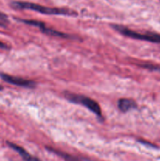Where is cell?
<instances>
[{
	"label": "cell",
	"mask_w": 160,
	"mask_h": 161,
	"mask_svg": "<svg viewBox=\"0 0 160 161\" xmlns=\"http://www.w3.org/2000/svg\"><path fill=\"white\" fill-rule=\"evenodd\" d=\"M20 21H22L23 23L26 24V25H31V26L37 27L39 29L41 30V31L46 35H50V36H55V37H59V38H63V39H73V37H72L69 35L65 34L64 32H61V31H58L56 30L53 29V28H48L46 25H45V23L43 22L38 21V20H20Z\"/></svg>",
	"instance_id": "277c9868"
},
{
	"label": "cell",
	"mask_w": 160,
	"mask_h": 161,
	"mask_svg": "<svg viewBox=\"0 0 160 161\" xmlns=\"http://www.w3.org/2000/svg\"><path fill=\"white\" fill-rule=\"evenodd\" d=\"M3 87L1 86V85H0V91H2V90H3Z\"/></svg>",
	"instance_id": "30bf717a"
},
{
	"label": "cell",
	"mask_w": 160,
	"mask_h": 161,
	"mask_svg": "<svg viewBox=\"0 0 160 161\" xmlns=\"http://www.w3.org/2000/svg\"><path fill=\"white\" fill-rule=\"evenodd\" d=\"M7 145L11 148V149H13L14 151H16V152H17V153H18L19 155H20L22 158H23L24 160H25V161H41L39 159H38L37 157H34V156H32V155H31L30 153H28L24 149H23V148L20 147V146H17V145L14 144V143L9 142H8Z\"/></svg>",
	"instance_id": "8992f818"
},
{
	"label": "cell",
	"mask_w": 160,
	"mask_h": 161,
	"mask_svg": "<svg viewBox=\"0 0 160 161\" xmlns=\"http://www.w3.org/2000/svg\"><path fill=\"white\" fill-rule=\"evenodd\" d=\"M136 107H137V105L132 99L121 98L118 101V108L122 113H126L130 110L134 109Z\"/></svg>",
	"instance_id": "52a82bcc"
},
{
	"label": "cell",
	"mask_w": 160,
	"mask_h": 161,
	"mask_svg": "<svg viewBox=\"0 0 160 161\" xmlns=\"http://www.w3.org/2000/svg\"><path fill=\"white\" fill-rule=\"evenodd\" d=\"M0 48H1V49H7L8 47L6 45V44L3 43V42H2L1 41H0Z\"/></svg>",
	"instance_id": "9c48e42d"
},
{
	"label": "cell",
	"mask_w": 160,
	"mask_h": 161,
	"mask_svg": "<svg viewBox=\"0 0 160 161\" xmlns=\"http://www.w3.org/2000/svg\"><path fill=\"white\" fill-rule=\"evenodd\" d=\"M9 24L7 16L3 13L0 12V27H6Z\"/></svg>",
	"instance_id": "ba28073f"
},
{
	"label": "cell",
	"mask_w": 160,
	"mask_h": 161,
	"mask_svg": "<svg viewBox=\"0 0 160 161\" xmlns=\"http://www.w3.org/2000/svg\"><path fill=\"white\" fill-rule=\"evenodd\" d=\"M72 161H74V160H72Z\"/></svg>",
	"instance_id": "8fae6325"
},
{
	"label": "cell",
	"mask_w": 160,
	"mask_h": 161,
	"mask_svg": "<svg viewBox=\"0 0 160 161\" xmlns=\"http://www.w3.org/2000/svg\"><path fill=\"white\" fill-rule=\"evenodd\" d=\"M0 77L6 83H9V84L15 85V86L25 88H34L35 86V83L32 80L13 76V75H9L8 74L5 73H0Z\"/></svg>",
	"instance_id": "5b68a950"
},
{
	"label": "cell",
	"mask_w": 160,
	"mask_h": 161,
	"mask_svg": "<svg viewBox=\"0 0 160 161\" xmlns=\"http://www.w3.org/2000/svg\"><path fill=\"white\" fill-rule=\"evenodd\" d=\"M11 6L17 9H29V10L35 11L42 14H49V15H64V16H74L77 15V13L73 10L63 8H53L47 7L42 5L35 4V3H29V2L15 1L11 3Z\"/></svg>",
	"instance_id": "6da1fadb"
},
{
	"label": "cell",
	"mask_w": 160,
	"mask_h": 161,
	"mask_svg": "<svg viewBox=\"0 0 160 161\" xmlns=\"http://www.w3.org/2000/svg\"><path fill=\"white\" fill-rule=\"evenodd\" d=\"M64 96H65L66 99L68 100L69 102H72V103L83 105L86 108H87L88 109L90 110L92 113H93L96 116H98L100 119H103L102 111L100 105H99V104L97 102L91 99L90 97H86V96L84 95H81V94H73V93L70 92H65L64 93Z\"/></svg>",
	"instance_id": "7a4b0ae2"
},
{
	"label": "cell",
	"mask_w": 160,
	"mask_h": 161,
	"mask_svg": "<svg viewBox=\"0 0 160 161\" xmlns=\"http://www.w3.org/2000/svg\"><path fill=\"white\" fill-rule=\"evenodd\" d=\"M113 28L122 34L123 36L130 37L131 39H139V40L148 41V42H155V43H160V35L154 34V33H140L133 31V30L129 29L125 27L120 26V25H113Z\"/></svg>",
	"instance_id": "3957f363"
}]
</instances>
